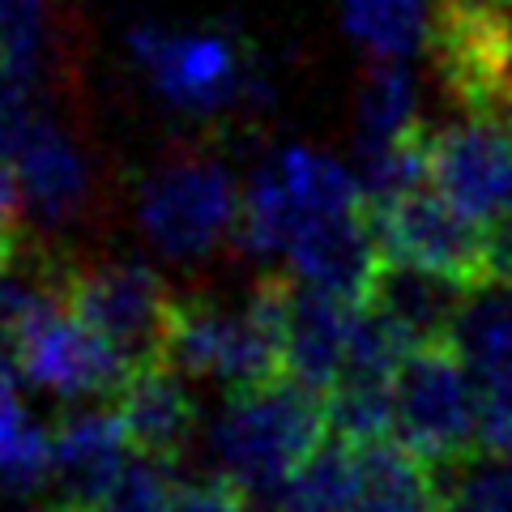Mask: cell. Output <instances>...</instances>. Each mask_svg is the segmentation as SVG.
<instances>
[{"label":"cell","instance_id":"1f68e13d","mask_svg":"<svg viewBox=\"0 0 512 512\" xmlns=\"http://www.w3.org/2000/svg\"><path fill=\"white\" fill-rule=\"evenodd\" d=\"M491 5H512V0H491Z\"/></svg>","mask_w":512,"mask_h":512},{"label":"cell","instance_id":"83f0119b","mask_svg":"<svg viewBox=\"0 0 512 512\" xmlns=\"http://www.w3.org/2000/svg\"><path fill=\"white\" fill-rule=\"evenodd\" d=\"M171 512H256L252 500L231 478H205V483H175Z\"/></svg>","mask_w":512,"mask_h":512},{"label":"cell","instance_id":"8992f818","mask_svg":"<svg viewBox=\"0 0 512 512\" xmlns=\"http://www.w3.org/2000/svg\"><path fill=\"white\" fill-rule=\"evenodd\" d=\"M244 192L210 154L184 150L158 163L137 188V222L171 261H205L235 239Z\"/></svg>","mask_w":512,"mask_h":512},{"label":"cell","instance_id":"ac0fdd59","mask_svg":"<svg viewBox=\"0 0 512 512\" xmlns=\"http://www.w3.org/2000/svg\"><path fill=\"white\" fill-rule=\"evenodd\" d=\"M431 0H342V26L372 60H406L423 52Z\"/></svg>","mask_w":512,"mask_h":512},{"label":"cell","instance_id":"7a4b0ae2","mask_svg":"<svg viewBox=\"0 0 512 512\" xmlns=\"http://www.w3.org/2000/svg\"><path fill=\"white\" fill-rule=\"evenodd\" d=\"M282 291L286 274H261L248 299L227 308L210 295H184L171 312L167 359L218 389L248 393L282 372Z\"/></svg>","mask_w":512,"mask_h":512},{"label":"cell","instance_id":"d6986e66","mask_svg":"<svg viewBox=\"0 0 512 512\" xmlns=\"http://www.w3.org/2000/svg\"><path fill=\"white\" fill-rule=\"evenodd\" d=\"M52 483V431L22 410L18 393L0 397V495L30 500Z\"/></svg>","mask_w":512,"mask_h":512},{"label":"cell","instance_id":"484cf974","mask_svg":"<svg viewBox=\"0 0 512 512\" xmlns=\"http://www.w3.org/2000/svg\"><path fill=\"white\" fill-rule=\"evenodd\" d=\"M171 500H175L171 466L133 457L128 461V470H124V478L116 483V491L107 495L103 512H171Z\"/></svg>","mask_w":512,"mask_h":512},{"label":"cell","instance_id":"52a82bcc","mask_svg":"<svg viewBox=\"0 0 512 512\" xmlns=\"http://www.w3.org/2000/svg\"><path fill=\"white\" fill-rule=\"evenodd\" d=\"M60 303L107 338L128 372L167 359L175 295L146 261H69Z\"/></svg>","mask_w":512,"mask_h":512},{"label":"cell","instance_id":"7c38bea8","mask_svg":"<svg viewBox=\"0 0 512 512\" xmlns=\"http://www.w3.org/2000/svg\"><path fill=\"white\" fill-rule=\"evenodd\" d=\"M355 312L359 303H346L291 269L282 291V372L325 397L346 367Z\"/></svg>","mask_w":512,"mask_h":512},{"label":"cell","instance_id":"44dd1931","mask_svg":"<svg viewBox=\"0 0 512 512\" xmlns=\"http://www.w3.org/2000/svg\"><path fill=\"white\" fill-rule=\"evenodd\" d=\"M329 431L350 444H372L393 436V380L342 372L325 393Z\"/></svg>","mask_w":512,"mask_h":512},{"label":"cell","instance_id":"9c48e42d","mask_svg":"<svg viewBox=\"0 0 512 512\" xmlns=\"http://www.w3.org/2000/svg\"><path fill=\"white\" fill-rule=\"evenodd\" d=\"M18 363L22 376L39 389L56 393L60 402H86V397H116L128 367L116 350L99 338L82 316L64 303H47L18 333Z\"/></svg>","mask_w":512,"mask_h":512},{"label":"cell","instance_id":"f546056e","mask_svg":"<svg viewBox=\"0 0 512 512\" xmlns=\"http://www.w3.org/2000/svg\"><path fill=\"white\" fill-rule=\"evenodd\" d=\"M39 512H103V504H90V500H73V495H64V500L43 504Z\"/></svg>","mask_w":512,"mask_h":512},{"label":"cell","instance_id":"4316f807","mask_svg":"<svg viewBox=\"0 0 512 512\" xmlns=\"http://www.w3.org/2000/svg\"><path fill=\"white\" fill-rule=\"evenodd\" d=\"M39 116L43 111L35 107V86L0 64V158H13L22 150V141Z\"/></svg>","mask_w":512,"mask_h":512},{"label":"cell","instance_id":"5bb4252c","mask_svg":"<svg viewBox=\"0 0 512 512\" xmlns=\"http://www.w3.org/2000/svg\"><path fill=\"white\" fill-rule=\"evenodd\" d=\"M128 461H133V448H128L116 406H73L52 423V478L73 500L107 504Z\"/></svg>","mask_w":512,"mask_h":512},{"label":"cell","instance_id":"4dcf8cb0","mask_svg":"<svg viewBox=\"0 0 512 512\" xmlns=\"http://www.w3.org/2000/svg\"><path fill=\"white\" fill-rule=\"evenodd\" d=\"M0 512H30V508H26V500H18V495H5V500H0Z\"/></svg>","mask_w":512,"mask_h":512},{"label":"cell","instance_id":"2e32d148","mask_svg":"<svg viewBox=\"0 0 512 512\" xmlns=\"http://www.w3.org/2000/svg\"><path fill=\"white\" fill-rule=\"evenodd\" d=\"M470 295L474 291H466V286L453 282V278H440V274H431V269L384 256L380 278H376L363 308L380 312L393 325L397 338L414 350V346L453 342L461 308H466Z\"/></svg>","mask_w":512,"mask_h":512},{"label":"cell","instance_id":"277c9868","mask_svg":"<svg viewBox=\"0 0 512 512\" xmlns=\"http://www.w3.org/2000/svg\"><path fill=\"white\" fill-rule=\"evenodd\" d=\"M423 52L461 116L512 124V5L431 0Z\"/></svg>","mask_w":512,"mask_h":512},{"label":"cell","instance_id":"6da1fadb","mask_svg":"<svg viewBox=\"0 0 512 512\" xmlns=\"http://www.w3.org/2000/svg\"><path fill=\"white\" fill-rule=\"evenodd\" d=\"M325 436V397L291 376H274L227 397V410L210 431V448L218 474L231 478L256 512H278L286 487Z\"/></svg>","mask_w":512,"mask_h":512},{"label":"cell","instance_id":"f1b7e54d","mask_svg":"<svg viewBox=\"0 0 512 512\" xmlns=\"http://www.w3.org/2000/svg\"><path fill=\"white\" fill-rule=\"evenodd\" d=\"M22 180H18V167L13 158H0V227H18V214H22Z\"/></svg>","mask_w":512,"mask_h":512},{"label":"cell","instance_id":"9a60e30c","mask_svg":"<svg viewBox=\"0 0 512 512\" xmlns=\"http://www.w3.org/2000/svg\"><path fill=\"white\" fill-rule=\"evenodd\" d=\"M22 192L43 222L69 227L94 205V167L86 150L64 133L56 120L39 116L35 128L26 133L22 150L13 154Z\"/></svg>","mask_w":512,"mask_h":512},{"label":"cell","instance_id":"4fadbf2b","mask_svg":"<svg viewBox=\"0 0 512 512\" xmlns=\"http://www.w3.org/2000/svg\"><path fill=\"white\" fill-rule=\"evenodd\" d=\"M116 414L133 457L171 466L197 440V402L184 389L175 363H150L128 372L116 389Z\"/></svg>","mask_w":512,"mask_h":512},{"label":"cell","instance_id":"603a6c76","mask_svg":"<svg viewBox=\"0 0 512 512\" xmlns=\"http://www.w3.org/2000/svg\"><path fill=\"white\" fill-rule=\"evenodd\" d=\"M278 171H282L286 188H291L295 205L303 210V218L355 210V205L367 201L359 188V175H350L346 167L333 163V158H320L312 150H286L278 158Z\"/></svg>","mask_w":512,"mask_h":512},{"label":"cell","instance_id":"cb8c5ba5","mask_svg":"<svg viewBox=\"0 0 512 512\" xmlns=\"http://www.w3.org/2000/svg\"><path fill=\"white\" fill-rule=\"evenodd\" d=\"M0 64L30 86L52 73V26L47 0H0Z\"/></svg>","mask_w":512,"mask_h":512},{"label":"cell","instance_id":"d4e9b609","mask_svg":"<svg viewBox=\"0 0 512 512\" xmlns=\"http://www.w3.org/2000/svg\"><path fill=\"white\" fill-rule=\"evenodd\" d=\"M448 512H512V453H478L448 474Z\"/></svg>","mask_w":512,"mask_h":512},{"label":"cell","instance_id":"e0dca14e","mask_svg":"<svg viewBox=\"0 0 512 512\" xmlns=\"http://www.w3.org/2000/svg\"><path fill=\"white\" fill-rule=\"evenodd\" d=\"M350 512H448V474L402 440L359 444Z\"/></svg>","mask_w":512,"mask_h":512},{"label":"cell","instance_id":"8fae6325","mask_svg":"<svg viewBox=\"0 0 512 512\" xmlns=\"http://www.w3.org/2000/svg\"><path fill=\"white\" fill-rule=\"evenodd\" d=\"M286 256H291V269L299 278H308L316 286H325V291L342 295L346 303L363 308L384 265V244H380L372 205L363 201L355 210L303 218Z\"/></svg>","mask_w":512,"mask_h":512},{"label":"cell","instance_id":"7402d4cb","mask_svg":"<svg viewBox=\"0 0 512 512\" xmlns=\"http://www.w3.org/2000/svg\"><path fill=\"white\" fill-rule=\"evenodd\" d=\"M414 77L402 60H372L359 82V141H389L419 124Z\"/></svg>","mask_w":512,"mask_h":512},{"label":"cell","instance_id":"30bf717a","mask_svg":"<svg viewBox=\"0 0 512 512\" xmlns=\"http://www.w3.org/2000/svg\"><path fill=\"white\" fill-rule=\"evenodd\" d=\"M431 180L483 227L512 214V124L461 116L431 128Z\"/></svg>","mask_w":512,"mask_h":512},{"label":"cell","instance_id":"ffe728a7","mask_svg":"<svg viewBox=\"0 0 512 512\" xmlns=\"http://www.w3.org/2000/svg\"><path fill=\"white\" fill-rule=\"evenodd\" d=\"M299 227H303V210L295 205L278 163H269L265 171H256V180L244 192V210H239V227H235L239 248L252 256H278L291 248Z\"/></svg>","mask_w":512,"mask_h":512},{"label":"cell","instance_id":"5b68a950","mask_svg":"<svg viewBox=\"0 0 512 512\" xmlns=\"http://www.w3.org/2000/svg\"><path fill=\"white\" fill-rule=\"evenodd\" d=\"M393 436L444 474L474 461L478 393L457 342L414 346L393 376Z\"/></svg>","mask_w":512,"mask_h":512},{"label":"cell","instance_id":"ba28073f","mask_svg":"<svg viewBox=\"0 0 512 512\" xmlns=\"http://www.w3.org/2000/svg\"><path fill=\"white\" fill-rule=\"evenodd\" d=\"M372 218L384 256L431 269L440 278H453L466 291L491 286L487 227L474 222L466 210H457L453 197L436 180L410 188L384 205H372Z\"/></svg>","mask_w":512,"mask_h":512},{"label":"cell","instance_id":"3957f363","mask_svg":"<svg viewBox=\"0 0 512 512\" xmlns=\"http://www.w3.org/2000/svg\"><path fill=\"white\" fill-rule=\"evenodd\" d=\"M141 77L171 111L188 120H218L239 107H265L269 86L252 47L231 30H180L137 22L128 30Z\"/></svg>","mask_w":512,"mask_h":512}]
</instances>
